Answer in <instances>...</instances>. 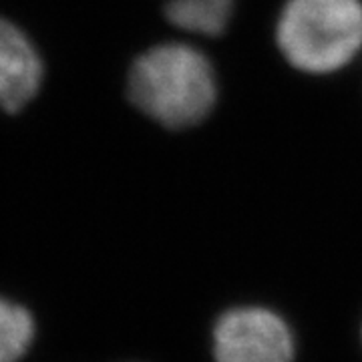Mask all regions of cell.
<instances>
[{"label": "cell", "instance_id": "6da1fadb", "mask_svg": "<svg viewBox=\"0 0 362 362\" xmlns=\"http://www.w3.org/2000/svg\"><path fill=\"white\" fill-rule=\"evenodd\" d=\"M127 95L143 115L168 129L206 121L220 97L218 71L199 47L168 40L143 51L129 69Z\"/></svg>", "mask_w": 362, "mask_h": 362}, {"label": "cell", "instance_id": "5b68a950", "mask_svg": "<svg viewBox=\"0 0 362 362\" xmlns=\"http://www.w3.org/2000/svg\"><path fill=\"white\" fill-rule=\"evenodd\" d=\"M233 0H169L171 25L194 37H220L232 23Z\"/></svg>", "mask_w": 362, "mask_h": 362}, {"label": "cell", "instance_id": "7a4b0ae2", "mask_svg": "<svg viewBox=\"0 0 362 362\" xmlns=\"http://www.w3.org/2000/svg\"><path fill=\"white\" fill-rule=\"evenodd\" d=\"M280 57L302 75L330 77L362 52V0H286L274 23Z\"/></svg>", "mask_w": 362, "mask_h": 362}, {"label": "cell", "instance_id": "8992f818", "mask_svg": "<svg viewBox=\"0 0 362 362\" xmlns=\"http://www.w3.org/2000/svg\"><path fill=\"white\" fill-rule=\"evenodd\" d=\"M35 318L25 306L0 298V362H18L35 340Z\"/></svg>", "mask_w": 362, "mask_h": 362}, {"label": "cell", "instance_id": "277c9868", "mask_svg": "<svg viewBox=\"0 0 362 362\" xmlns=\"http://www.w3.org/2000/svg\"><path fill=\"white\" fill-rule=\"evenodd\" d=\"M42 63L25 33L0 18V111L18 113L40 89Z\"/></svg>", "mask_w": 362, "mask_h": 362}, {"label": "cell", "instance_id": "3957f363", "mask_svg": "<svg viewBox=\"0 0 362 362\" xmlns=\"http://www.w3.org/2000/svg\"><path fill=\"white\" fill-rule=\"evenodd\" d=\"M214 356L216 362H292L294 337L276 312L238 306L216 322Z\"/></svg>", "mask_w": 362, "mask_h": 362}]
</instances>
